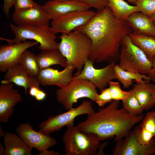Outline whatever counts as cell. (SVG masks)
Wrapping results in <instances>:
<instances>
[{"mask_svg": "<svg viewBox=\"0 0 155 155\" xmlns=\"http://www.w3.org/2000/svg\"><path fill=\"white\" fill-rule=\"evenodd\" d=\"M73 30L84 33L91 40L88 59L109 63L119 59L123 38L132 32L127 20L115 19L107 5L103 10L97 11L87 24Z\"/></svg>", "mask_w": 155, "mask_h": 155, "instance_id": "6da1fadb", "label": "cell"}, {"mask_svg": "<svg viewBox=\"0 0 155 155\" xmlns=\"http://www.w3.org/2000/svg\"><path fill=\"white\" fill-rule=\"evenodd\" d=\"M119 101L113 100L97 112L88 115L87 119L77 127L83 132L94 134L101 141L114 137L115 141L122 139L134 125L142 120L144 115H134L123 108L119 109Z\"/></svg>", "mask_w": 155, "mask_h": 155, "instance_id": "7a4b0ae2", "label": "cell"}, {"mask_svg": "<svg viewBox=\"0 0 155 155\" xmlns=\"http://www.w3.org/2000/svg\"><path fill=\"white\" fill-rule=\"evenodd\" d=\"M58 50L66 58L67 64L74 65L77 71L73 77L81 72L86 61L88 59L92 47L90 38L84 33L73 30L68 34H62L59 37Z\"/></svg>", "mask_w": 155, "mask_h": 155, "instance_id": "3957f363", "label": "cell"}, {"mask_svg": "<svg viewBox=\"0 0 155 155\" xmlns=\"http://www.w3.org/2000/svg\"><path fill=\"white\" fill-rule=\"evenodd\" d=\"M11 28L15 35L14 38L9 39L0 37L1 40L8 43H20L27 39L33 40L38 42L40 50H58L56 37L51 27L40 25L22 26L10 25Z\"/></svg>", "mask_w": 155, "mask_h": 155, "instance_id": "277c9868", "label": "cell"}, {"mask_svg": "<svg viewBox=\"0 0 155 155\" xmlns=\"http://www.w3.org/2000/svg\"><path fill=\"white\" fill-rule=\"evenodd\" d=\"M66 155H94L100 140L96 135L81 131L77 126L67 127L62 139Z\"/></svg>", "mask_w": 155, "mask_h": 155, "instance_id": "5b68a950", "label": "cell"}, {"mask_svg": "<svg viewBox=\"0 0 155 155\" xmlns=\"http://www.w3.org/2000/svg\"><path fill=\"white\" fill-rule=\"evenodd\" d=\"M121 47L119 67L125 70L148 74L152 68V61L132 42L129 35L123 37Z\"/></svg>", "mask_w": 155, "mask_h": 155, "instance_id": "8992f818", "label": "cell"}, {"mask_svg": "<svg viewBox=\"0 0 155 155\" xmlns=\"http://www.w3.org/2000/svg\"><path fill=\"white\" fill-rule=\"evenodd\" d=\"M98 94L96 88L90 81L83 79L72 80L65 86L57 89L55 94L57 101L67 110L83 98L95 102Z\"/></svg>", "mask_w": 155, "mask_h": 155, "instance_id": "52a82bcc", "label": "cell"}, {"mask_svg": "<svg viewBox=\"0 0 155 155\" xmlns=\"http://www.w3.org/2000/svg\"><path fill=\"white\" fill-rule=\"evenodd\" d=\"M91 101L84 100L77 107H73L65 113L49 117L39 125V131L49 135L52 132L59 131L64 127L73 125L75 118L78 116L84 114L88 115L95 112Z\"/></svg>", "mask_w": 155, "mask_h": 155, "instance_id": "ba28073f", "label": "cell"}, {"mask_svg": "<svg viewBox=\"0 0 155 155\" xmlns=\"http://www.w3.org/2000/svg\"><path fill=\"white\" fill-rule=\"evenodd\" d=\"M94 61L88 59L86 60L81 73L73 77V80L83 79L91 82L101 91L106 88L109 83L116 79L113 68L116 62L109 64L100 69H96L93 66Z\"/></svg>", "mask_w": 155, "mask_h": 155, "instance_id": "9c48e42d", "label": "cell"}, {"mask_svg": "<svg viewBox=\"0 0 155 155\" xmlns=\"http://www.w3.org/2000/svg\"><path fill=\"white\" fill-rule=\"evenodd\" d=\"M96 13L89 9L71 12L52 20L51 28L55 34H68L88 23Z\"/></svg>", "mask_w": 155, "mask_h": 155, "instance_id": "30bf717a", "label": "cell"}, {"mask_svg": "<svg viewBox=\"0 0 155 155\" xmlns=\"http://www.w3.org/2000/svg\"><path fill=\"white\" fill-rule=\"evenodd\" d=\"M137 128L130 131L123 140L116 141L113 155H152L155 154V138L146 145L139 143L136 139Z\"/></svg>", "mask_w": 155, "mask_h": 155, "instance_id": "8fae6325", "label": "cell"}, {"mask_svg": "<svg viewBox=\"0 0 155 155\" xmlns=\"http://www.w3.org/2000/svg\"><path fill=\"white\" fill-rule=\"evenodd\" d=\"M16 131L24 141L32 148L38 150L39 152L54 146L57 143L56 140L49 135L35 131L28 123H21Z\"/></svg>", "mask_w": 155, "mask_h": 155, "instance_id": "7c38bea8", "label": "cell"}, {"mask_svg": "<svg viewBox=\"0 0 155 155\" xmlns=\"http://www.w3.org/2000/svg\"><path fill=\"white\" fill-rule=\"evenodd\" d=\"M22 99L11 83L1 82L0 85V122H7L14 111V107Z\"/></svg>", "mask_w": 155, "mask_h": 155, "instance_id": "4fadbf2b", "label": "cell"}, {"mask_svg": "<svg viewBox=\"0 0 155 155\" xmlns=\"http://www.w3.org/2000/svg\"><path fill=\"white\" fill-rule=\"evenodd\" d=\"M38 43L37 41H26L20 43H8L0 46V70L5 73L10 68L18 64L22 53L29 47Z\"/></svg>", "mask_w": 155, "mask_h": 155, "instance_id": "5bb4252c", "label": "cell"}, {"mask_svg": "<svg viewBox=\"0 0 155 155\" xmlns=\"http://www.w3.org/2000/svg\"><path fill=\"white\" fill-rule=\"evenodd\" d=\"M75 69V66L71 64H67L61 71L49 67L41 69L36 78L42 85H55L61 88L72 80L73 73Z\"/></svg>", "mask_w": 155, "mask_h": 155, "instance_id": "9a60e30c", "label": "cell"}, {"mask_svg": "<svg viewBox=\"0 0 155 155\" xmlns=\"http://www.w3.org/2000/svg\"><path fill=\"white\" fill-rule=\"evenodd\" d=\"M12 19L18 26L40 25L49 26L51 19L41 6L15 11Z\"/></svg>", "mask_w": 155, "mask_h": 155, "instance_id": "2e32d148", "label": "cell"}, {"mask_svg": "<svg viewBox=\"0 0 155 155\" xmlns=\"http://www.w3.org/2000/svg\"><path fill=\"white\" fill-rule=\"evenodd\" d=\"M41 6L52 20L71 12L89 9L91 7L77 0H49Z\"/></svg>", "mask_w": 155, "mask_h": 155, "instance_id": "e0dca14e", "label": "cell"}, {"mask_svg": "<svg viewBox=\"0 0 155 155\" xmlns=\"http://www.w3.org/2000/svg\"><path fill=\"white\" fill-rule=\"evenodd\" d=\"M3 81L13 82L16 85L23 87L25 94L27 95L28 88L35 87L40 88V83L36 78L30 76L23 66L18 64L9 69L5 73Z\"/></svg>", "mask_w": 155, "mask_h": 155, "instance_id": "ac0fdd59", "label": "cell"}, {"mask_svg": "<svg viewBox=\"0 0 155 155\" xmlns=\"http://www.w3.org/2000/svg\"><path fill=\"white\" fill-rule=\"evenodd\" d=\"M126 20L133 33L143 34L155 38V27L152 19L141 12L132 13Z\"/></svg>", "mask_w": 155, "mask_h": 155, "instance_id": "d6986e66", "label": "cell"}, {"mask_svg": "<svg viewBox=\"0 0 155 155\" xmlns=\"http://www.w3.org/2000/svg\"><path fill=\"white\" fill-rule=\"evenodd\" d=\"M4 155H32V148L17 134L9 131L3 136Z\"/></svg>", "mask_w": 155, "mask_h": 155, "instance_id": "ffe728a7", "label": "cell"}, {"mask_svg": "<svg viewBox=\"0 0 155 155\" xmlns=\"http://www.w3.org/2000/svg\"><path fill=\"white\" fill-rule=\"evenodd\" d=\"M150 82L133 85L132 90L144 110L151 109L155 104V85Z\"/></svg>", "mask_w": 155, "mask_h": 155, "instance_id": "44dd1931", "label": "cell"}, {"mask_svg": "<svg viewBox=\"0 0 155 155\" xmlns=\"http://www.w3.org/2000/svg\"><path fill=\"white\" fill-rule=\"evenodd\" d=\"M37 60L40 69L58 65L65 67L67 65L66 58L58 50L44 49L37 55Z\"/></svg>", "mask_w": 155, "mask_h": 155, "instance_id": "7402d4cb", "label": "cell"}, {"mask_svg": "<svg viewBox=\"0 0 155 155\" xmlns=\"http://www.w3.org/2000/svg\"><path fill=\"white\" fill-rule=\"evenodd\" d=\"M113 69L116 79L125 88H129L133 85L132 81L133 80H135L137 84L145 82L146 80L151 81L150 78L146 74L124 70L118 64L114 65Z\"/></svg>", "mask_w": 155, "mask_h": 155, "instance_id": "603a6c76", "label": "cell"}, {"mask_svg": "<svg viewBox=\"0 0 155 155\" xmlns=\"http://www.w3.org/2000/svg\"><path fill=\"white\" fill-rule=\"evenodd\" d=\"M107 5L111 9L114 17L118 20H126L132 13L140 11L136 5H129L123 0H108Z\"/></svg>", "mask_w": 155, "mask_h": 155, "instance_id": "cb8c5ba5", "label": "cell"}, {"mask_svg": "<svg viewBox=\"0 0 155 155\" xmlns=\"http://www.w3.org/2000/svg\"><path fill=\"white\" fill-rule=\"evenodd\" d=\"M129 36L132 42L142 50L152 61L155 57V38L143 34L132 32Z\"/></svg>", "mask_w": 155, "mask_h": 155, "instance_id": "d4e9b609", "label": "cell"}, {"mask_svg": "<svg viewBox=\"0 0 155 155\" xmlns=\"http://www.w3.org/2000/svg\"><path fill=\"white\" fill-rule=\"evenodd\" d=\"M18 64L23 66L30 77L36 78L41 70L37 62V55L26 50L20 55Z\"/></svg>", "mask_w": 155, "mask_h": 155, "instance_id": "484cf974", "label": "cell"}, {"mask_svg": "<svg viewBox=\"0 0 155 155\" xmlns=\"http://www.w3.org/2000/svg\"><path fill=\"white\" fill-rule=\"evenodd\" d=\"M127 97L122 101L123 108L127 113L137 116L142 114L143 110L131 89Z\"/></svg>", "mask_w": 155, "mask_h": 155, "instance_id": "4316f807", "label": "cell"}, {"mask_svg": "<svg viewBox=\"0 0 155 155\" xmlns=\"http://www.w3.org/2000/svg\"><path fill=\"white\" fill-rule=\"evenodd\" d=\"M134 4L141 12L151 18L155 16V0H137Z\"/></svg>", "mask_w": 155, "mask_h": 155, "instance_id": "83f0119b", "label": "cell"}, {"mask_svg": "<svg viewBox=\"0 0 155 155\" xmlns=\"http://www.w3.org/2000/svg\"><path fill=\"white\" fill-rule=\"evenodd\" d=\"M108 88L113 100L123 101L129 95L130 91L123 90L119 83L111 81L109 83Z\"/></svg>", "mask_w": 155, "mask_h": 155, "instance_id": "f1b7e54d", "label": "cell"}, {"mask_svg": "<svg viewBox=\"0 0 155 155\" xmlns=\"http://www.w3.org/2000/svg\"><path fill=\"white\" fill-rule=\"evenodd\" d=\"M142 128L145 129L155 137V112L152 111L148 112L145 117L142 120L140 125Z\"/></svg>", "mask_w": 155, "mask_h": 155, "instance_id": "f546056e", "label": "cell"}, {"mask_svg": "<svg viewBox=\"0 0 155 155\" xmlns=\"http://www.w3.org/2000/svg\"><path fill=\"white\" fill-rule=\"evenodd\" d=\"M136 127V139L137 141L142 145H147L154 137L153 135L145 129L140 128V126H137Z\"/></svg>", "mask_w": 155, "mask_h": 155, "instance_id": "4dcf8cb0", "label": "cell"}, {"mask_svg": "<svg viewBox=\"0 0 155 155\" xmlns=\"http://www.w3.org/2000/svg\"><path fill=\"white\" fill-rule=\"evenodd\" d=\"M100 94H97L95 102L100 107H103L113 100L108 88H106L101 91Z\"/></svg>", "mask_w": 155, "mask_h": 155, "instance_id": "1f68e13d", "label": "cell"}, {"mask_svg": "<svg viewBox=\"0 0 155 155\" xmlns=\"http://www.w3.org/2000/svg\"><path fill=\"white\" fill-rule=\"evenodd\" d=\"M14 6L15 11L40 6L32 0H15Z\"/></svg>", "mask_w": 155, "mask_h": 155, "instance_id": "d6a6232c", "label": "cell"}, {"mask_svg": "<svg viewBox=\"0 0 155 155\" xmlns=\"http://www.w3.org/2000/svg\"><path fill=\"white\" fill-rule=\"evenodd\" d=\"M78 1L89 5L91 7L95 8L97 11H100L104 9L108 3V0H78Z\"/></svg>", "mask_w": 155, "mask_h": 155, "instance_id": "836d02e7", "label": "cell"}, {"mask_svg": "<svg viewBox=\"0 0 155 155\" xmlns=\"http://www.w3.org/2000/svg\"><path fill=\"white\" fill-rule=\"evenodd\" d=\"M29 93L32 96L34 97L36 100L42 101L46 98V93L41 90L40 88L32 87L30 88Z\"/></svg>", "mask_w": 155, "mask_h": 155, "instance_id": "e575fe53", "label": "cell"}, {"mask_svg": "<svg viewBox=\"0 0 155 155\" xmlns=\"http://www.w3.org/2000/svg\"><path fill=\"white\" fill-rule=\"evenodd\" d=\"M15 0H3V10L6 16L9 17L10 9L14 5Z\"/></svg>", "mask_w": 155, "mask_h": 155, "instance_id": "d590c367", "label": "cell"}, {"mask_svg": "<svg viewBox=\"0 0 155 155\" xmlns=\"http://www.w3.org/2000/svg\"><path fill=\"white\" fill-rule=\"evenodd\" d=\"M152 67L150 71L147 74L150 80L155 83V57L152 61Z\"/></svg>", "mask_w": 155, "mask_h": 155, "instance_id": "8d00e7d4", "label": "cell"}, {"mask_svg": "<svg viewBox=\"0 0 155 155\" xmlns=\"http://www.w3.org/2000/svg\"><path fill=\"white\" fill-rule=\"evenodd\" d=\"M59 153L54 150H49L46 149L42 152H39V155H59Z\"/></svg>", "mask_w": 155, "mask_h": 155, "instance_id": "74e56055", "label": "cell"}, {"mask_svg": "<svg viewBox=\"0 0 155 155\" xmlns=\"http://www.w3.org/2000/svg\"><path fill=\"white\" fill-rule=\"evenodd\" d=\"M5 148L3 147V144L0 143V155H4Z\"/></svg>", "mask_w": 155, "mask_h": 155, "instance_id": "f35d334b", "label": "cell"}, {"mask_svg": "<svg viewBox=\"0 0 155 155\" xmlns=\"http://www.w3.org/2000/svg\"><path fill=\"white\" fill-rule=\"evenodd\" d=\"M5 132L3 130L1 126L0 125V137H3L4 136Z\"/></svg>", "mask_w": 155, "mask_h": 155, "instance_id": "ab89813d", "label": "cell"}, {"mask_svg": "<svg viewBox=\"0 0 155 155\" xmlns=\"http://www.w3.org/2000/svg\"><path fill=\"white\" fill-rule=\"evenodd\" d=\"M137 0H127L128 2L130 3H134Z\"/></svg>", "mask_w": 155, "mask_h": 155, "instance_id": "60d3db41", "label": "cell"}, {"mask_svg": "<svg viewBox=\"0 0 155 155\" xmlns=\"http://www.w3.org/2000/svg\"><path fill=\"white\" fill-rule=\"evenodd\" d=\"M151 19L155 27V16L152 17Z\"/></svg>", "mask_w": 155, "mask_h": 155, "instance_id": "b9f144b4", "label": "cell"}, {"mask_svg": "<svg viewBox=\"0 0 155 155\" xmlns=\"http://www.w3.org/2000/svg\"><path fill=\"white\" fill-rule=\"evenodd\" d=\"M57 0V1H65V0H67V1H75V0H77V1H78V0Z\"/></svg>", "mask_w": 155, "mask_h": 155, "instance_id": "7bdbcfd3", "label": "cell"}]
</instances>
